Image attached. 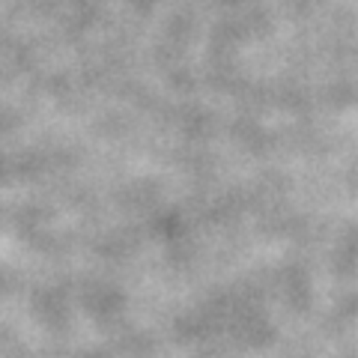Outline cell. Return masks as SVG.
Instances as JSON below:
<instances>
[]
</instances>
